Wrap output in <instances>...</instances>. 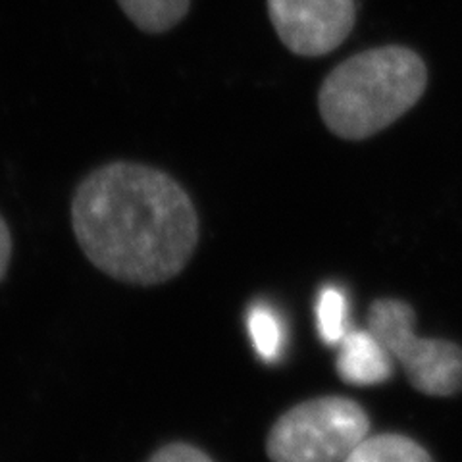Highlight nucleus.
I'll use <instances>...</instances> for the list:
<instances>
[{
	"mask_svg": "<svg viewBox=\"0 0 462 462\" xmlns=\"http://www.w3.org/2000/svg\"><path fill=\"white\" fill-rule=\"evenodd\" d=\"M85 256L110 278L161 285L189 264L199 245L191 197L166 171L110 162L87 176L71 202Z\"/></svg>",
	"mask_w": 462,
	"mask_h": 462,
	"instance_id": "obj_1",
	"label": "nucleus"
},
{
	"mask_svg": "<svg viewBox=\"0 0 462 462\" xmlns=\"http://www.w3.org/2000/svg\"><path fill=\"white\" fill-rule=\"evenodd\" d=\"M426 87V62L412 49H368L329 71L318 93V110L331 134L363 141L401 120Z\"/></svg>",
	"mask_w": 462,
	"mask_h": 462,
	"instance_id": "obj_2",
	"label": "nucleus"
},
{
	"mask_svg": "<svg viewBox=\"0 0 462 462\" xmlns=\"http://www.w3.org/2000/svg\"><path fill=\"white\" fill-rule=\"evenodd\" d=\"M370 436V418L349 397L326 395L285 411L266 438L272 462H345Z\"/></svg>",
	"mask_w": 462,
	"mask_h": 462,
	"instance_id": "obj_3",
	"label": "nucleus"
},
{
	"mask_svg": "<svg viewBox=\"0 0 462 462\" xmlns=\"http://www.w3.org/2000/svg\"><path fill=\"white\" fill-rule=\"evenodd\" d=\"M366 328L407 374L411 385L430 397L462 392V346L416 334L414 309L402 299H375Z\"/></svg>",
	"mask_w": 462,
	"mask_h": 462,
	"instance_id": "obj_4",
	"label": "nucleus"
},
{
	"mask_svg": "<svg viewBox=\"0 0 462 462\" xmlns=\"http://www.w3.org/2000/svg\"><path fill=\"white\" fill-rule=\"evenodd\" d=\"M266 8L280 41L302 58L334 52L356 23L355 0H266Z\"/></svg>",
	"mask_w": 462,
	"mask_h": 462,
	"instance_id": "obj_5",
	"label": "nucleus"
},
{
	"mask_svg": "<svg viewBox=\"0 0 462 462\" xmlns=\"http://www.w3.org/2000/svg\"><path fill=\"white\" fill-rule=\"evenodd\" d=\"M337 374L349 385H380L393 375L395 360L372 331L349 329L339 341Z\"/></svg>",
	"mask_w": 462,
	"mask_h": 462,
	"instance_id": "obj_6",
	"label": "nucleus"
},
{
	"mask_svg": "<svg viewBox=\"0 0 462 462\" xmlns=\"http://www.w3.org/2000/svg\"><path fill=\"white\" fill-rule=\"evenodd\" d=\"M345 462H436L424 447L401 433H378L360 443Z\"/></svg>",
	"mask_w": 462,
	"mask_h": 462,
	"instance_id": "obj_7",
	"label": "nucleus"
},
{
	"mask_svg": "<svg viewBox=\"0 0 462 462\" xmlns=\"http://www.w3.org/2000/svg\"><path fill=\"white\" fill-rule=\"evenodd\" d=\"M125 16L144 33H164L189 12L191 0H118Z\"/></svg>",
	"mask_w": 462,
	"mask_h": 462,
	"instance_id": "obj_8",
	"label": "nucleus"
},
{
	"mask_svg": "<svg viewBox=\"0 0 462 462\" xmlns=\"http://www.w3.org/2000/svg\"><path fill=\"white\" fill-rule=\"evenodd\" d=\"M316 322L322 341L328 345H339L349 326H346V299L341 289L326 287L318 297Z\"/></svg>",
	"mask_w": 462,
	"mask_h": 462,
	"instance_id": "obj_9",
	"label": "nucleus"
},
{
	"mask_svg": "<svg viewBox=\"0 0 462 462\" xmlns=\"http://www.w3.org/2000/svg\"><path fill=\"white\" fill-rule=\"evenodd\" d=\"M247 328L260 358L273 360L282 351V324L278 316L266 307H254L247 316Z\"/></svg>",
	"mask_w": 462,
	"mask_h": 462,
	"instance_id": "obj_10",
	"label": "nucleus"
},
{
	"mask_svg": "<svg viewBox=\"0 0 462 462\" xmlns=\"http://www.w3.org/2000/svg\"><path fill=\"white\" fill-rule=\"evenodd\" d=\"M147 462H214L205 451L191 443H170L158 449Z\"/></svg>",
	"mask_w": 462,
	"mask_h": 462,
	"instance_id": "obj_11",
	"label": "nucleus"
},
{
	"mask_svg": "<svg viewBox=\"0 0 462 462\" xmlns=\"http://www.w3.org/2000/svg\"><path fill=\"white\" fill-rule=\"evenodd\" d=\"M10 256H12V237H10V229L6 222L0 216V280L5 278V273L10 264Z\"/></svg>",
	"mask_w": 462,
	"mask_h": 462,
	"instance_id": "obj_12",
	"label": "nucleus"
}]
</instances>
